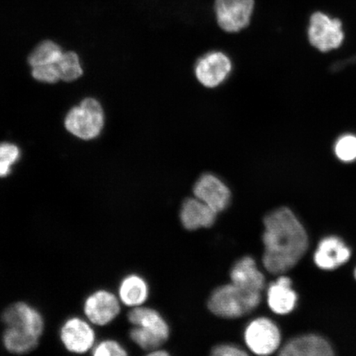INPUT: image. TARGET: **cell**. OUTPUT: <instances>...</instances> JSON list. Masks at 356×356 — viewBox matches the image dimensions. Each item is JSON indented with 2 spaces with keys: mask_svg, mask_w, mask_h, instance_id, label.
<instances>
[{
  "mask_svg": "<svg viewBox=\"0 0 356 356\" xmlns=\"http://www.w3.org/2000/svg\"><path fill=\"white\" fill-rule=\"evenodd\" d=\"M265 252L262 261L268 273L279 275L295 266L309 247L308 235L301 222L286 207L264 218Z\"/></svg>",
  "mask_w": 356,
  "mask_h": 356,
  "instance_id": "obj_1",
  "label": "cell"
},
{
  "mask_svg": "<svg viewBox=\"0 0 356 356\" xmlns=\"http://www.w3.org/2000/svg\"><path fill=\"white\" fill-rule=\"evenodd\" d=\"M260 292L245 291L234 284L217 288L208 301L211 313L225 318L243 317L260 305Z\"/></svg>",
  "mask_w": 356,
  "mask_h": 356,
  "instance_id": "obj_2",
  "label": "cell"
},
{
  "mask_svg": "<svg viewBox=\"0 0 356 356\" xmlns=\"http://www.w3.org/2000/svg\"><path fill=\"white\" fill-rule=\"evenodd\" d=\"M104 124V111L99 102L93 99H84L65 118L67 130L83 140H91L99 136Z\"/></svg>",
  "mask_w": 356,
  "mask_h": 356,
  "instance_id": "obj_3",
  "label": "cell"
},
{
  "mask_svg": "<svg viewBox=\"0 0 356 356\" xmlns=\"http://www.w3.org/2000/svg\"><path fill=\"white\" fill-rule=\"evenodd\" d=\"M121 310L122 302L118 296L106 289L91 293L83 305L84 318L95 327H106L113 323Z\"/></svg>",
  "mask_w": 356,
  "mask_h": 356,
  "instance_id": "obj_4",
  "label": "cell"
},
{
  "mask_svg": "<svg viewBox=\"0 0 356 356\" xmlns=\"http://www.w3.org/2000/svg\"><path fill=\"white\" fill-rule=\"evenodd\" d=\"M95 326L86 318L73 316L67 318L60 329V339L65 350L83 355L92 351L97 343Z\"/></svg>",
  "mask_w": 356,
  "mask_h": 356,
  "instance_id": "obj_5",
  "label": "cell"
},
{
  "mask_svg": "<svg viewBox=\"0 0 356 356\" xmlns=\"http://www.w3.org/2000/svg\"><path fill=\"white\" fill-rule=\"evenodd\" d=\"M308 35L312 46L322 52L340 47L345 38L341 22L321 12L311 16Z\"/></svg>",
  "mask_w": 356,
  "mask_h": 356,
  "instance_id": "obj_6",
  "label": "cell"
},
{
  "mask_svg": "<svg viewBox=\"0 0 356 356\" xmlns=\"http://www.w3.org/2000/svg\"><path fill=\"white\" fill-rule=\"evenodd\" d=\"M232 70V60L228 55L220 51H212L199 58L194 67V74L202 86L215 88L228 79Z\"/></svg>",
  "mask_w": 356,
  "mask_h": 356,
  "instance_id": "obj_7",
  "label": "cell"
},
{
  "mask_svg": "<svg viewBox=\"0 0 356 356\" xmlns=\"http://www.w3.org/2000/svg\"><path fill=\"white\" fill-rule=\"evenodd\" d=\"M2 322L6 327L15 329L41 339L44 320L41 312L26 302H16L3 312Z\"/></svg>",
  "mask_w": 356,
  "mask_h": 356,
  "instance_id": "obj_8",
  "label": "cell"
},
{
  "mask_svg": "<svg viewBox=\"0 0 356 356\" xmlns=\"http://www.w3.org/2000/svg\"><path fill=\"white\" fill-rule=\"evenodd\" d=\"M254 0H216L218 24L225 32L238 33L250 24Z\"/></svg>",
  "mask_w": 356,
  "mask_h": 356,
  "instance_id": "obj_9",
  "label": "cell"
},
{
  "mask_svg": "<svg viewBox=\"0 0 356 356\" xmlns=\"http://www.w3.org/2000/svg\"><path fill=\"white\" fill-rule=\"evenodd\" d=\"M244 338L249 350L259 355L274 353L282 341L277 325L266 318H257L249 323Z\"/></svg>",
  "mask_w": 356,
  "mask_h": 356,
  "instance_id": "obj_10",
  "label": "cell"
},
{
  "mask_svg": "<svg viewBox=\"0 0 356 356\" xmlns=\"http://www.w3.org/2000/svg\"><path fill=\"white\" fill-rule=\"evenodd\" d=\"M195 197L202 200L217 213L224 211L229 206L231 191L219 177L206 173L195 182Z\"/></svg>",
  "mask_w": 356,
  "mask_h": 356,
  "instance_id": "obj_11",
  "label": "cell"
},
{
  "mask_svg": "<svg viewBox=\"0 0 356 356\" xmlns=\"http://www.w3.org/2000/svg\"><path fill=\"white\" fill-rule=\"evenodd\" d=\"M217 213L197 197L188 198L182 204L180 212L181 222L188 230L210 228L215 224Z\"/></svg>",
  "mask_w": 356,
  "mask_h": 356,
  "instance_id": "obj_12",
  "label": "cell"
},
{
  "mask_svg": "<svg viewBox=\"0 0 356 356\" xmlns=\"http://www.w3.org/2000/svg\"><path fill=\"white\" fill-rule=\"evenodd\" d=\"M231 282L245 291L261 293L265 288V277L258 270L251 257H244L236 262L231 270Z\"/></svg>",
  "mask_w": 356,
  "mask_h": 356,
  "instance_id": "obj_13",
  "label": "cell"
},
{
  "mask_svg": "<svg viewBox=\"0 0 356 356\" xmlns=\"http://www.w3.org/2000/svg\"><path fill=\"white\" fill-rule=\"evenodd\" d=\"M350 251L341 239L329 237L322 240L314 254V261L320 268L332 270L349 260Z\"/></svg>",
  "mask_w": 356,
  "mask_h": 356,
  "instance_id": "obj_14",
  "label": "cell"
},
{
  "mask_svg": "<svg viewBox=\"0 0 356 356\" xmlns=\"http://www.w3.org/2000/svg\"><path fill=\"white\" fill-rule=\"evenodd\" d=\"M291 280L280 277L271 283L267 291V302L274 313L284 315L291 313L296 305L297 295L292 289Z\"/></svg>",
  "mask_w": 356,
  "mask_h": 356,
  "instance_id": "obj_15",
  "label": "cell"
},
{
  "mask_svg": "<svg viewBox=\"0 0 356 356\" xmlns=\"http://www.w3.org/2000/svg\"><path fill=\"white\" fill-rule=\"evenodd\" d=\"M333 351L328 342L316 335H306L289 341L280 351L282 356H327Z\"/></svg>",
  "mask_w": 356,
  "mask_h": 356,
  "instance_id": "obj_16",
  "label": "cell"
},
{
  "mask_svg": "<svg viewBox=\"0 0 356 356\" xmlns=\"http://www.w3.org/2000/svg\"><path fill=\"white\" fill-rule=\"evenodd\" d=\"M127 318L133 326L153 332L164 341L168 339V325L157 311L143 306L136 307L129 312Z\"/></svg>",
  "mask_w": 356,
  "mask_h": 356,
  "instance_id": "obj_17",
  "label": "cell"
},
{
  "mask_svg": "<svg viewBox=\"0 0 356 356\" xmlns=\"http://www.w3.org/2000/svg\"><path fill=\"white\" fill-rule=\"evenodd\" d=\"M118 296L122 305L136 308L145 304L149 297V286L139 275H127L119 284Z\"/></svg>",
  "mask_w": 356,
  "mask_h": 356,
  "instance_id": "obj_18",
  "label": "cell"
},
{
  "mask_svg": "<svg viewBox=\"0 0 356 356\" xmlns=\"http://www.w3.org/2000/svg\"><path fill=\"white\" fill-rule=\"evenodd\" d=\"M3 345L8 353L15 355H25L32 353L40 343L38 337L28 335L10 327L4 329Z\"/></svg>",
  "mask_w": 356,
  "mask_h": 356,
  "instance_id": "obj_19",
  "label": "cell"
},
{
  "mask_svg": "<svg viewBox=\"0 0 356 356\" xmlns=\"http://www.w3.org/2000/svg\"><path fill=\"white\" fill-rule=\"evenodd\" d=\"M63 54L57 44L51 41L44 42L35 49L29 56V64L32 67L56 64Z\"/></svg>",
  "mask_w": 356,
  "mask_h": 356,
  "instance_id": "obj_20",
  "label": "cell"
},
{
  "mask_svg": "<svg viewBox=\"0 0 356 356\" xmlns=\"http://www.w3.org/2000/svg\"><path fill=\"white\" fill-rule=\"evenodd\" d=\"M56 65L59 71L60 78L64 81H73L83 74L79 57L74 52L63 53Z\"/></svg>",
  "mask_w": 356,
  "mask_h": 356,
  "instance_id": "obj_21",
  "label": "cell"
},
{
  "mask_svg": "<svg viewBox=\"0 0 356 356\" xmlns=\"http://www.w3.org/2000/svg\"><path fill=\"white\" fill-rule=\"evenodd\" d=\"M130 338L142 350L149 351L159 349L165 342L153 332L136 326H133L131 329Z\"/></svg>",
  "mask_w": 356,
  "mask_h": 356,
  "instance_id": "obj_22",
  "label": "cell"
},
{
  "mask_svg": "<svg viewBox=\"0 0 356 356\" xmlns=\"http://www.w3.org/2000/svg\"><path fill=\"white\" fill-rule=\"evenodd\" d=\"M95 356H124L127 355V349L119 341L105 339L97 342L91 351Z\"/></svg>",
  "mask_w": 356,
  "mask_h": 356,
  "instance_id": "obj_23",
  "label": "cell"
},
{
  "mask_svg": "<svg viewBox=\"0 0 356 356\" xmlns=\"http://www.w3.org/2000/svg\"><path fill=\"white\" fill-rule=\"evenodd\" d=\"M337 158L349 162L356 159V137L346 136L337 141L335 148Z\"/></svg>",
  "mask_w": 356,
  "mask_h": 356,
  "instance_id": "obj_24",
  "label": "cell"
},
{
  "mask_svg": "<svg viewBox=\"0 0 356 356\" xmlns=\"http://www.w3.org/2000/svg\"><path fill=\"white\" fill-rule=\"evenodd\" d=\"M33 76L38 81L50 83L60 79L56 64L33 67Z\"/></svg>",
  "mask_w": 356,
  "mask_h": 356,
  "instance_id": "obj_25",
  "label": "cell"
},
{
  "mask_svg": "<svg viewBox=\"0 0 356 356\" xmlns=\"http://www.w3.org/2000/svg\"><path fill=\"white\" fill-rule=\"evenodd\" d=\"M19 149L17 146L3 143L0 144V162L11 167L19 158Z\"/></svg>",
  "mask_w": 356,
  "mask_h": 356,
  "instance_id": "obj_26",
  "label": "cell"
},
{
  "mask_svg": "<svg viewBox=\"0 0 356 356\" xmlns=\"http://www.w3.org/2000/svg\"><path fill=\"white\" fill-rule=\"evenodd\" d=\"M212 355L216 356H242L248 355V353L239 347L233 345H220L213 349Z\"/></svg>",
  "mask_w": 356,
  "mask_h": 356,
  "instance_id": "obj_27",
  "label": "cell"
},
{
  "mask_svg": "<svg viewBox=\"0 0 356 356\" xmlns=\"http://www.w3.org/2000/svg\"><path fill=\"white\" fill-rule=\"evenodd\" d=\"M11 167L6 165V164L0 162V177H6L10 175Z\"/></svg>",
  "mask_w": 356,
  "mask_h": 356,
  "instance_id": "obj_28",
  "label": "cell"
},
{
  "mask_svg": "<svg viewBox=\"0 0 356 356\" xmlns=\"http://www.w3.org/2000/svg\"><path fill=\"white\" fill-rule=\"evenodd\" d=\"M149 355L154 356V355H159V356H167L168 355V353L165 350L156 349L154 350L150 351Z\"/></svg>",
  "mask_w": 356,
  "mask_h": 356,
  "instance_id": "obj_29",
  "label": "cell"
},
{
  "mask_svg": "<svg viewBox=\"0 0 356 356\" xmlns=\"http://www.w3.org/2000/svg\"><path fill=\"white\" fill-rule=\"evenodd\" d=\"M355 278H356V269H355Z\"/></svg>",
  "mask_w": 356,
  "mask_h": 356,
  "instance_id": "obj_30",
  "label": "cell"
}]
</instances>
